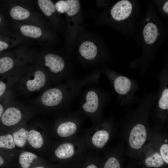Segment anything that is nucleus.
<instances>
[{"mask_svg": "<svg viewBox=\"0 0 168 168\" xmlns=\"http://www.w3.org/2000/svg\"><path fill=\"white\" fill-rule=\"evenodd\" d=\"M134 1L121 0L115 3L110 11V17L120 30H129L136 21L138 8Z\"/></svg>", "mask_w": 168, "mask_h": 168, "instance_id": "f03ea898", "label": "nucleus"}, {"mask_svg": "<svg viewBox=\"0 0 168 168\" xmlns=\"http://www.w3.org/2000/svg\"><path fill=\"white\" fill-rule=\"evenodd\" d=\"M63 98V93L60 89L52 88L47 90L43 94L41 100L44 105L53 106L60 104Z\"/></svg>", "mask_w": 168, "mask_h": 168, "instance_id": "39448f33", "label": "nucleus"}, {"mask_svg": "<svg viewBox=\"0 0 168 168\" xmlns=\"http://www.w3.org/2000/svg\"><path fill=\"white\" fill-rule=\"evenodd\" d=\"M109 138L108 132L105 130L97 131L94 134L92 138V142L94 146L97 148L103 147Z\"/></svg>", "mask_w": 168, "mask_h": 168, "instance_id": "2eb2a0df", "label": "nucleus"}, {"mask_svg": "<svg viewBox=\"0 0 168 168\" xmlns=\"http://www.w3.org/2000/svg\"><path fill=\"white\" fill-rule=\"evenodd\" d=\"M86 101L82 106L85 111L91 113L97 110L99 104V99L95 92L92 91H88L86 96Z\"/></svg>", "mask_w": 168, "mask_h": 168, "instance_id": "9b49d317", "label": "nucleus"}, {"mask_svg": "<svg viewBox=\"0 0 168 168\" xmlns=\"http://www.w3.org/2000/svg\"><path fill=\"white\" fill-rule=\"evenodd\" d=\"M46 81V77L45 74L41 70H37L34 74L33 78L27 81L26 88L30 91H38L44 86Z\"/></svg>", "mask_w": 168, "mask_h": 168, "instance_id": "9d476101", "label": "nucleus"}, {"mask_svg": "<svg viewBox=\"0 0 168 168\" xmlns=\"http://www.w3.org/2000/svg\"><path fill=\"white\" fill-rule=\"evenodd\" d=\"M44 65L49 67L50 71L55 73L62 71L65 67V62L61 57L54 54H49L44 57Z\"/></svg>", "mask_w": 168, "mask_h": 168, "instance_id": "0eeeda50", "label": "nucleus"}, {"mask_svg": "<svg viewBox=\"0 0 168 168\" xmlns=\"http://www.w3.org/2000/svg\"><path fill=\"white\" fill-rule=\"evenodd\" d=\"M79 51L81 55L85 59L91 60L97 56L99 52L97 45L94 42L87 40L80 45Z\"/></svg>", "mask_w": 168, "mask_h": 168, "instance_id": "6e6552de", "label": "nucleus"}, {"mask_svg": "<svg viewBox=\"0 0 168 168\" xmlns=\"http://www.w3.org/2000/svg\"><path fill=\"white\" fill-rule=\"evenodd\" d=\"M154 14L152 11H148L141 27V41L145 55L154 53L164 38V28Z\"/></svg>", "mask_w": 168, "mask_h": 168, "instance_id": "f257e3e1", "label": "nucleus"}, {"mask_svg": "<svg viewBox=\"0 0 168 168\" xmlns=\"http://www.w3.org/2000/svg\"><path fill=\"white\" fill-rule=\"evenodd\" d=\"M14 65L12 59L9 57L0 58V73H3L11 69Z\"/></svg>", "mask_w": 168, "mask_h": 168, "instance_id": "5701e85b", "label": "nucleus"}, {"mask_svg": "<svg viewBox=\"0 0 168 168\" xmlns=\"http://www.w3.org/2000/svg\"><path fill=\"white\" fill-rule=\"evenodd\" d=\"M159 108L163 110L168 109V89L166 87L163 90L158 101Z\"/></svg>", "mask_w": 168, "mask_h": 168, "instance_id": "b1692460", "label": "nucleus"}, {"mask_svg": "<svg viewBox=\"0 0 168 168\" xmlns=\"http://www.w3.org/2000/svg\"><path fill=\"white\" fill-rule=\"evenodd\" d=\"M34 168H45L43 166H39V167H36Z\"/></svg>", "mask_w": 168, "mask_h": 168, "instance_id": "473e14b6", "label": "nucleus"}, {"mask_svg": "<svg viewBox=\"0 0 168 168\" xmlns=\"http://www.w3.org/2000/svg\"><path fill=\"white\" fill-rule=\"evenodd\" d=\"M26 139L30 145L35 148H39L43 144L42 135L39 132L35 130H31L27 133Z\"/></svg>", "mask_w": 168, "mask_h": 168, "instance_id": "ddd939ff", "label": "nucleus"}, {"mask_svg": "<svg viewBox=\"0 0 168 168\" xmlns=\"http://www.w3.org/2000/svg\"><path fill=\"white\" fill-rule=\"evenodd\" d=\"M77 129V126L74 123L68 122L63 123L59 126L57 133L61 137H67L74 134Z\"/></svg>", "mask_w": 168, "mask_h": 168, "instance_id": "4468645a", "label": "nucleus"}, {"mask_svg": "<svg viewBox=\"0 0 168 168\" xmlns=\"http://www.w3.org/2000/svg\"><path fill=\"white\" fill-rule=\"evenodd\" d=\"M164 161L161 155L156 153L146 158L145 161L146 166L149 167H158L163 165Z\"/></svg>", "mask_w": 168, "mask_h": 168, "instance_id": "aec40b11", "label": "nucleus"}, {"mask_svg": "<svg viewBox=\"0 0 168 168\" xmlns=\"http://www.w3.org/2000/svg\"><path fill=\"white\" fill-rule=\"evenodd\" d=\"M12 135L6 134L0 135V148L3 149H12L15 147Z\"/></svg>", "mask_w": 168, "mask_h": 168, "instance_id": "4be33fe9", "label": "nucleus"}, {"mask_svg": "<svg viewBox=\"0 0 168 168\" xmlns=\"http://www.w3.org/2000/svg\"><path fill=\"white\" fill-rule=\"evenodd\" d=\"M4 158L0 154V166H2L4 164Z\"/></svg>", "mask_w": 168, "mask_h": 168, "instance_id": "c756f323", "label": "nucleus"}, {"mask_svg": "<svg viewBox=\"0 0 168 168\" xmlns=\"http://www.w3.org/2000/svg\"><path fill=\"white\" fill-rule=\"evenodd\" d=\"M3 110L4 109L2 105L0 104V119H1L4 112Z\"/></svg>", "mask_w": 168, "mask_h": 168, "instance_id": "7c9ffc66", "label": "nucleus"}, {"mask_svg": "<svg viewBox=\"0 0 168 168\" xmlns=\"http://www.w3.org/2000/svg\"><path fill=\"white\" fill-rule=\"evenodd\" d=\"M20 30L24 35L34 38H38L42 34L41 29L35 26L23 25L21 27Z\"/></svg>", "mask_w": 168, "mask_h": 168, "instance_id": "dca6fc26", "label": "nucleus"}, {"mask_svg": "<svg viewBox=\"0 0 168 168\" xmlns=\"http://www.w3.org/2000/svg\"><path fill=\"white\" fill-rule=\"evenodd\" d=\"M147 133L145 126L138 124L132 129L129 136V143L131 147L135 149L140 148L145 143Z\"/></svg>", "mask_w": 168, "mask_h": 168, "instance_id": "7ed1b4c3", "label": "nucleus"}, {"mask_svg": "<svg viewBox=\"0 0 168 168\" xmlns=\"http://www.w3.org/2000/svg\"><path fill=\"white\" fill-rule=\"evenodd\" d=\"M56 10L60 14L66 13L68 16H73L79 12L80 4L78 0H61L55 4Z\"/></svg>", "mask_w": 168, "mask_h": 168, "instance_id": "20e7f679", "label": "nucleus"}, {"mask_svg": "<svg viewBox=\"0 0 168 168\" xmlns=\"http://www.w3.org/2000/svg\"><path fill=\"white\" fill-rule=\"evenodd\" d=\"M39 6L43 12L47 16H50L56 10L54 4L50 0H39Z\"/></svg>", "mask_w": 168, "mask_h": 168, "instance_id": "412c9836", "label": "nucleus"}, {"mask_svg": "<svg viewBox=\"0 0 168 168\" xmlns=\"http://www.w3.org/2000/svg\"><path fill=\"white\" fill-rule=\"evenodd\" d=\"M161 155L164 161L168 164V145L164 144L162 145L160 149Z\"/></svg>", "mask_w": 168, "mask_h": 168, "instance_id": "a878e982", "label": "nucleus"}, {"mask_svg": "<svg viewBox=\"0 0 168 168\" xmlns=\"http://www.w3.org/2000/svg\"><path fill=\"white\" fill-rule=\"evenodd\" d=\"M21 118L22 114L18 109L15 107H10L4 112L1 120L4 125L10 126L17 124Z\"/></svg>", "mask_w": 168, "mask_h": 168, "instance_id": "423d86ee", "label": "nucleus"}, {"mask_svg": "<svg viewBox=\"0 0 168 168\" xmlns=\"http://www.w3.org/2000/svg\"><path fill=\"white\" fill-rule=\"evenodd\" d=\"M10 14L13 19L17 20L25 19L30 15V12L28 10L19 6L12 7L10 11Z\"/></svg>", "mask_w": 168, "mask_h": 168, "instance_id": "a211bd4d", "label": "nucleus"}, {"mask_svg": "<svg viewBox=\"0 0 168 168\" xmlns=\"http://www.w3.org/2000/svg\"><path fill=\"white\" fill-rule=\"evenodd\" d=\"M114 86L117 93L121 96H125L132 90L133 84L131 81L127 77L119 75L114 79Z\"/></svg>", "mask_w": 168, "mask_h": 168, "instance_id": "1a4fd4ad", "label": "nucleus"}, {"mask_svg": "<svg viewBox=\"0 0 168 168\" xmlns=\"http://www.w3.org/2000/svg\"><path fill=\"white\" fill-rule=\"evenodd\" d=\"M74 153L73 145L69 142H65L60 145L55 151V154L58 158L64 159L72 156Z\"/></svg>", "mask_w": 168, "mask_h": 168, "instance_id": "f8f14e48", "label": "nucleus"}, {"mask_svg": "<svg viewBox=\"0 0 168 168\" xmlns=\"http://www.w3.org/2000/svg\"><path fill=\"white\" fill-rule=\"evenodd\" d=\"M37 158V156L35 154L25 152L20 155L19 163L22 168H28L33 161Z\"/></svg>", "mask_w": 168, "mask_h": 168, "instance_id": "f3484780", "label": "nucleus"}, {"mask_svg": "<svg viewBox=\"0 0 168 168\" xmlns=\"http://www.w3.org/2000/svg\"><path fill=\"white\" fill-rule=\"evenodd\" d=\"M26 134V131L24 128L13 133L12 136L15 145L19 147H24L27 140Z\"/></svg>", "mask_w": 168, "mask_h": 168, "instance_id": "6ab92c4d", "label": "nucleus"}, {"mask_svg": "<svg viewBox=\"0 0 168 168\" xmlns=\"http://www.w3.org/2000/svg\"><path fill=\"white\" fill-rule=\"evenodd\" d=\"M165 142H168L167 140V139H165Z\"/></svg>", "mask_w": 168, "mask_h": 168, "instance_id": "72a5a7b5", "label": "nucleus"}, {"mask_svg": "<svg viewBox=\"0 0 168 168\" xmlns=\"http://www.w3.org/2000/svg\"><path fill=\"white\" fill-rule=\"evenodd\" d=\"M86 168H97V167L93 164H90Z\"/></svg>", "mask_w": 168, "mask_h": 168, "instance_id": "2f4dec72", "label": "nucleus"}, {"mask_svg": "<svg viewBox=\"0 0 168 168\" xmlns=\"http://www.w3.org/2000/svg\"><path fill=\"white\" fill-rule=\"evenodd\" d=\"M159 4L160 8L162 13L166 15H167L168 14V1L166 0L160 2Z\"/></svg>", "mask_w": 168, "mask_h": 168, "instance_id": "bb28decb", "label": "nucleus"}, {"mask_svg": "<svg viewBox=\"0 0 168 168\" xmlns=\"http://www.w3.org/2000/svg\"><path fill=\"white\" fill-rule=\"evenodd\" d=\"M8 45L4 42L0 40V51L7 49Z\"/></svg>", "mask_w": 168, "mask_h": 168, "instance_id": "c85d7f7f", "label": "nucleus"}, {"mask_svg": "<svg viewBox=\"0 0 168 168\" xmlns=\"http://www.w3.org/2000/svg\"><path fill=\"white\" fill-rule=\"evenodd\" d=\"M6 88V84L3 82L0 81V97L4 94Z\"/></svg>", "mask_w": 168, "mask_h": 168, "instance_id": "cd10ccee", "label": "nucleus"}, {"mask_svg": "<svg viewBox=\"0 0 168 168\" xmlns=\"http://www.w3.org/2000/svg\"><path fill=\"white\" fill-rule=\"evenodd\" d=\"M0 21H1V18L0 17Z\"/></svg>", "mask_w": 168, "mask_h": 168, "instance_id": "f704fd0d", "label": "nucleus"}, {"mask_svg": "<svg viewBox=\"0 0 168 168\" xmlns=\"http://www.w3.org/2000/svg\"><path fill=\"white\" fill-rule=\"evenodd\" d=\"M103 168H120L118 160L115 158H109L105 162Z\"/></svg>", "mask_w": 168, "mask_h": 168, "instance_id": "393cba45", "label": "nucleus"}]
</instances>
